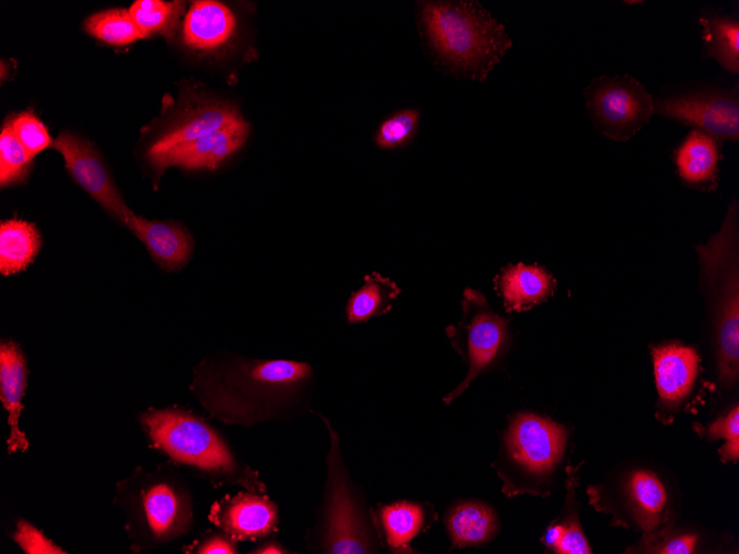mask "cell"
Segmentation results:
<instances>
[{
	"mask_svg": "<svg viewBox=\"0 0 739 554\" xmlns=\"http://www.w3.org/2000/svg\"><path fill=\"white\" fill-rule=\"evenodd\" d=\"M418 21L436 60L475 81H483L512 45L504 27L479 2L423 1Z\"/></svg>",
	"mask_w": 739,
	"mask_h": 554,
	"instance_id": "cell-1",
	"label": "cell"
},
{
	"mask_svg": "<svg viewBox=\"0 0 739 554\" xmlns=\"http://www.w3.org/2000/svg\"><path fill=\"white\" fill-rule=\"evenodd\" d=\"M312 376L308 363L288 359L240 360L220 375L200 380L206 405L236 421L275 418Z\"/></svg>",
	"mask_w": 739,
	"mask_h": 554,
	"instance_id": "cell-2",
	"label": "cell"
},
{
	"mask_svg": "<svg viewBox=\"0 0 739 554\" xmlns=\"http://www.w3.org/2000/svg\"><path fill=\"white\" fill-rule=\"evenodd\" d=\"M143 421L156 446L173 459L211 473L241 475L251 491H266L257 474L241 470L219 435L198 417L180 410H153Z\"/></svg>",
	"mask_w": 739,
	"mask_h": 554,
	"instance_id": "cell-3",
	"label": "cell"
},
{
	"mask_svg": "<svg viewBox=\"0 0 739 554\" xmlns=\"http://www.w3.org/2000/svg\"><path fill=\"white\" fill-rule=\"evenodd\" d=\"M331 435L327 453V479L321 523L318 527L320 547L324 553H373L374 532L342 463L339 438L325 418Z\"/></svg>",
	"mask_w": 739,
	"mask_h": 554,
	"instance_id": "cell-4",
	"label": "cell"
},
{
	"mask_svg": "<svg viewBox=\"0 0 739 554\" xmlns=\"http://www.w3.org/2000/svg\"><path fill=\"white\" fill-rule=\"evenodd\" d=\"M584 96L594 127L614 140L629 139L654 114V98L628 74L594 77L584 88Z\"/></svg>",
	"mask_w": 739,
	"mask_h": 554,
	"instance_id": "cell-5",
	"label": "cell"
},
{
	"mask_svg": "<svg viewBox=\"0 0 739 554\" xmlns=\"http://www.w3.org/2000/svg\"><path fill=\"white\" fill-rule=\"evenodd\" d=\"M461 306V321L448 326L446 333L468 368L460 384L444 397L446 404L460 396L496 360L507 339L504 320L489 309L480 292L466 289Z\"/></svg>",
	"mask_w": 739,
	"mask_h": 554,
	"instance_id": "cell-6",
	"label": "cell"
},
{
	"mask_svg": "<svg viewBox=\"0 0 739 554\" xmlns=\"http://www.w3.org/2000/svg\"><path fill=\"white\" fill-rule=\"evenodd\" d=\"M654 113L695 127L715 139H739V91L706 90L654 100Z\"/></svg>",
	"mask_w": 739,
	"mask_h": 554,
	"instance_id": "cell-7",
	"label": "cell"
},
{
	"mask_svg": "<svg viewBox=\"0 0 739 554\" xmlns=\"http://www.w3.org/2000/svg\"><path fill=\"white\" fill-rule=\"evenodd\" d=\"M566 432L563 426L533 414L518 415L504 437L513 468L529 479L549 475L561 460Z\"/></svg>",
	"mask_w": 739,
	"mask_h": 554,
	"instance_id": "cell-8",
	"label": "cell"
},
{
	"mask_svg": "<svg viewBox=\"0 0 739 554\" xmlns=\"http://www.w3.org/2000/svg\"><path fill=\"white\" fill-rule=\"evenodd\" d=\"M52 147L62 155L74 180L110 215L124 223L132 210L92 144L63 132L53 140Z\"/></svg>",
	"mask_w": 739,
	"mask_h": 554,
	"instance_id": "cell-9",
	"label": "cell"
},
{
	"mask_svg": "<svg viewBox=\"0 0 739 554\" xmlns=\"http://www.w3.org/2000/svg\"><path fill=\"white\" fill-rule=\"evenodd\" d=\"M248 134L249 125L243 118H240L190 143L173 148L152 166L158 175L170 166L185 169H216L242 147Z\"/></svg>",
	"mask_w": 739,
	"mask_h": 554,
	"instance_id": "cell-10",
	"label": "cell"
},
{
	"mask_svg": "<svg viewBox=\"0 0 739 554\" xmlns=\"http://www.w3.org/2000/svg\"><path fill=\"white\" fill-rule=\"evenodd\" d=\"M209 520L233 540L257 539L277 530L278 508L267 496L240 492L214 504Z\"/></svg>",
	"mask_w": 739,
	"mask_h": 554,
	"instance_id": "cell-11",
	"label": "cell"
},
{
	"mask_svg": "<svg viewBox=\"0 0 739 554\" xmlns=\"http://www.w3.org/2000/svg\"><path fill=\"white\" fill-rule=\"evenodd\" d=\"M124 224L164 270H179L187 263L192 251V238L183 226L173 221L148 220L133 211Z\"/></svg>",
	"mask_w": 739,
	"mask_h": 554,
	"instance_id": "cell-12",
	"label": "cell"
},
{
	"mask_svg": "<svg viewBox=\"0 0 739 554\" xmlns=\"http://www.w3.org/2000/svg\"><path fill=\"white\" fill-rule=\"evenodd\" d=\"M238 20L231 9L220 1H194L183 21L181 39L196 51L218 50L235 35Z\"/></svg>",
	"mask_w": 739,
	"mask_h": 554,
	"instance_id": "cell-13",
	"label": "cell"
},
{
	"mask_svg": "<svg viewBox=\"0 0 739 554\" xmlns=\"http://www.w3.org/2000/svg\"><path fill=\"white\" fill-rule=\"evenodd\" d=\"M242 118L239 112L225 103L204 104L166 129L147 149L146 156L153 165L160 157L175 147L191 140L230 123Z\"/></svg>",
	"mask_w": 739,
	"mask_h": 554,
	"instance_id": "cell-14",
	"label": "cell"
},
{
	"mask_svg": "<svg viewBox=\"0 0 739 554\" xmlns=\"http://www.w3.org/2000/svg\"><path fill=\"white\" fill-rule=\"evenodd\" d=\"M653 362L660 400L668 405L683 400L697 378L696 351L677 344L659 346L653 349Z\"/></svg>",
	"mask_w": 739,
	"mask_h": 554,
	"instance_id": "cell-15",
	"label": "cell"
},
{
	"mask_svg": "<svg viewBox=\"0 0 739 554\" xmlns=\"http://www.w3.org/2000/svg\"><path fill=\"white\" fill-rule=\"evenodd\" d=\"M624 495L636 526L650 535L669 518L668 494L658 477L648 470H635L624 483Z\"/></svg>",
	"mask_w": 739,
	"mask_h": 554,
	"instance_id": "cell-16",
	"label": "cell"
},
{
	"mask_svg": "<svg viewBox=\"0 0 739 554\" xmlns=\"http://www.w3.org/2000/svg\"><path fill=\"white\" fill-rule=\"evenodd\" d=\"M27 383L25 358L13 342H2L0 346V398L8 410V422L11 428L7 440L9 452L25 450L29 442L19 430L18 419L23 408L21 398Z\"/></svg>",
	"mask_w": 739,
	"mask_h": 554,
	"instance_id": "cell-17",
	"label": "cell"
},
{
	"mask_svg": "<svg viewBox=\"0 0 739 554\" xmlns=\"http://www.w3.org/2000/svg\"><path fill=\"white\" fill-rule=\"evenodd\" d=\"M496 284L508 311H524L545 300L555 282L543 268L518 263L503 269Z\"/></svg>",
	"mask_w": 739,
	"mask_h": 554,
	"instance_id": "cell-18",
	"label": "cell"
},
{
	"mask_svg": "<svg viewBox=\"0 0 739 554\" xmlns=\"http://www.w3.org/2000/svg\"><path fill=\"white\" fill-rule=\"evenodd\" d=\"M144 511L152 532L160 539L179 534L190 520L185 499L167 483L155 484L146 491Z\"/></svg>",
	"mask_w": 739,
	"mask_h": 554,
	"instance_id": "cell-19",
	"label": "cell"
},
{
	"mask_svg": "<svg viewBox=\"0 0 739 554\" xmlns=\"http://www.w3.org/2000/svg\"><path fill=\"white\" fill-rule=\"evenodd\" d=\"M42 245L34 223L8 219L0 223V272L11 275L28 268Z\"/></svg>",
	"mask_w": 739,
	"mask_h": 554,
	"instance_id": "cell-20",
	"label": "cell"
},
{
	"mask_svg": "<svg viewBox=\"0 0 739 554\" xmlns=\"http://www.w3.org/2000/svg\"><path fill=\"white\" fill-rule=\"evenodd\" d=\"M446 525L452 545L464 547L490 540L497 529V518L489 505L469 501L450 509Z\"/></svg>",
	"mask_w": 739,
	"mask_h": 554,
	"instance_id": "cell-21",
	"label": "cell"
},
{
	"mask_svg": "<svg viewBox=\"0 0 739 554\" xmlns=\"http://www.w3.org/2000/svg\"><path fill=\"white\" fill-rule=\"evenodd\" d=\"M704 56L715 59L731 73L739 72V22L732 17L704 12L699 17Z\"/></svg>",
	"mask_w": 739,
	"mask_h": 554,
	"instance_id": "cell-22",
	"label": "cell"
},
{
	"mask_svg": "<svg viewBox=\"0 0 739 554\" xmlns=\"http://www.w3.org/2000/svg\"><path fill=\"white\" fill-rule=\"evenodd\" d=\"M719 149L716 139L698 129H691L675 154L679 176L690 184H702L715 178Z\"/></svg>",
	"mask_w": 739,
	"mask_h": 554,
	"instance_id": "cell-23",
	"label": "cell"
},
{
	"mask_svg": "<svg viewBox=\"0 0 739 554\" xmlns=\"http://www.w3.org/2000/svg\"><path fill=\"white\" fill-rule=\"evenodd\" d=\"M400 289L388 278L373 272L365 276V283L347 301L346 315L350 323L366 322L373 316L387 313L392 301Z\"/></svg>",
	"mask_w": 739,
	"mask_h": 554,
	"instance_id": "cell-24",
	"label": "cell"
},
{
	"mask_svg": "<svg viewBox=\"0 0 739 554\" xmlns=\"http://www.w3.org/2000/svg\"><path fill=\"white\" fill-rule=\"evenodd\" d=\"M424 522V508L416 503L402 501L379 510L385 541L394 551H406L408 543L423 529Z\"/></svg>",
	"mask_w": 739,
	"mask_h": 554,
	"instance_id": "cell-25",
	"label": "cell"
},
{
	"mask_svg": "<svg viewBox=\"0 0 739 554\" xmlns=\"http://www.w3.org/2000/svg\"><path fill=\"white\" fill-rule=\"evenodd\" d=\"M84 28L94 38L112 44L127 45L147 35L138 28L126 9H110L90 15Z\"/></svg>",
	"mask_w": 739,
	"mask_h": 554,
	"instance_id": "cell-26",
	"label": "cell"
},
{
	"mask_svg": "<svg viewBox=\"0 0 739 554\" xmlns=\"http://www.w3.org/2000/svg\"><path fill=\"white\" fill-rule=\"evenodd\" d=\"M31 161L7 122L0 133V186L3 188L23 181Z\"/></svg>",
	"mask_w": 739,
	"mask_h": 554,
	"instance_id": "cell-27",
	"label": "cell"
},
{
	"mask_svg": "<svg viewBox=\"0 0 739 554\" xmlns=\"http://www.w3.org/2000/svg\"><path fill=\"white\" fill-rule=\"evenodd\" d=\"M419 121L420 113L415 108H405L392 114L379 124L375 133L376 145L385 149L406 145L416 135Z\"/></svg>",
	"mask_w": 739,
	"mask_h": 554,
	"instance_id": "cell-28",
	"label": "cell"
},
{
	"mask_svg": "<svg viewBox=\"0 0 739 554\" xmlns=\"http://www.w3.org/2000/svg\"><path fill=\"white\" fill-rule=\"evenodd\" d=\"M179 2L162 0H137L128 9L138 28L147 35L166 33L171 21L178 14Z\"/></svg>",
	"mask_w": 739,
	"mask_h": 554,
	"instance_id": "cell-29",
	"label": "cell"
},
{
	"mask_svg": "<svg viewBox=\"0 0 739 554\" xmlns=\"http://www.w3.org/2000/svg\"><path fill=\"white\" fill-rule=\"evenodd\" d=\"M8 122L31 159L53 143L44 124L31 111L17 114Z\"/></svg>",
	"mask_w": 739,
	"mask_h": 554,
	"instance_id": "cell-30",
	"label": "cell"
},
{
	"mask_svg": "<svg viewBox=\"0 0 739 554\" xmlns=\"http://www.w3.org/2000/svg\"><path fill=\"white\" fill-rule=\"evenodd\" d=\"M709 435L721 438L726 443L720 449L722 461L738 460L739 457V408L733 407L725 417L719 418L709 427Z\"/></svg>",
	"mask_w": 739,
	"mask_h": 554,
	"instance_id": "cell-31",
	"label": "cell"
},
{
	"mask_svg": "<svg viewBox=\"0 0 739 554\" xmlns=\"http://www.w3.org/2000/svg\"><path fill=\"white\" fill-rule=\"evenodd\" d=\"M14 540L28 554H63L59 546L54 545L40 531L25 521L18 523Z\"/></svg>",
	"mask_w": 739,
	"mask_h": 554,
	"instance_id": "cell-32",
	"label": "cell"
},
{
	"mask_svg": "<svg viewBox=\"0 0 739 554\" xmlns=\"http://www.w3.org/2000/svg\"><path fill=\"white\" fill-rule=\"evenodd\" d=\"M563 531L554 546V551L560 554H589L591 548L587 541L580 529V525L574 522L563 523Z\"/></svg>",
	"mask_w": 739,
	"mask_h": 554,
	"instance_id": "cell-33",
	"label": "cell"
},
{
	"mask_svg": "<svg viewBox=\"0 0 739 554\" xmlns=\"http://www.w3.org/2000/svg\"><path fill=\"white\" fill-rule=\"evenodd\" d=\"M696 544L697 536L695 534H681L665 537L649 551L662 554H689L693 553Z\"/></svg>",
	"mask_w": 739,
	"mask_h": 554,
	"instance_id": "cell-34",
	"label": "cell"
},
{
	"mask_svg": "<svg viewBox=\"0 0 739 554\" xmlns=\"http://www.w3.org/2000/svg\"><path fill=\"white\" fill-rule=\"evenodd\" d=\"M233 540V539H232ZM222 536H212L204 541L199 546L196 548L195 553H201V554H212V553H220V554H233L237 553V547L235 545V542Z\"/></svg>",
	"mask_w": 739,
	"mask_h": 554,
	"instance_id": "cell-35",
	"label": "cell"
},
{
	"mask_svg": "<svg viewBox=\"0 0 739 554\" xmlns=\"http://www.w3.org/2000/svg\"><path fill=\"white\" fill-rule=\"evenodd\" d=\"M562 531H563V526H562V524L551 525V526L547 530V532H545V534H544V536H543V539H542L544 545H545L547 547L553 550L554 546H555V544L558 543V541H559L561 534H562Z\"/></svg>",
	"mask_w": 739,
	"mask_h": 554,
	"instance_id": "cell-36",
	"label": "cell"
},
{
	"mask_svg": "<svg viewBox=\"0 0 739 554\" xmlns=\"http://www.w3.org/2000/svg\"><path fill=\"white\" fill-rule=\"evenodd\" d=\"M252 553H260V554H282V553H288V551L277 541H271L259 548L254 550Z\"/></svg>",
	"mask_w": 739,
	"mask_h": 554,
	"instance_id": "cell-37",
	"label": "cell"
}]
</instances>
